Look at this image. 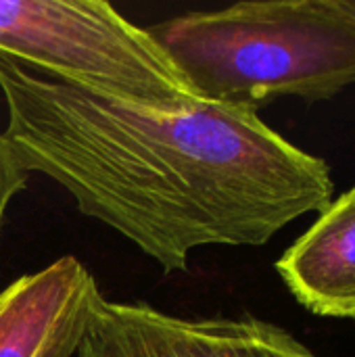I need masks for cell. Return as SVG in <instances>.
<instances>
[{"mask_svg": "<svg viewBox=\"0 0 355 357\" xmlns=\"http://www.w3.org/2000/svg\"><path fill=\"white\" fill-rule=\"evenodd\" d=\"M2 130L19 165L92 218L186 272L201 247H262L333 199L328 165L257 111L199 100L153 109L98 96L0 54Z\"/></svg>", "mask_w": 355, "mask_h": 357, "instance_id": "6da1fadb", "label": "cell"}, {"mask_svg": "<svg viewBox=\"0 0 355 357\" xmlns=\"http://www.w3.org/2000/svg\"><path fill=\"white\" fill-rule=\"evenodd\" d=\"M146 29L205 102L257 111L282 96L326 100L355 84V17L339 0L236 2Z\"/></svg>", "mask_w": 355, "mask_h": 357, "instance_id": "7a4b0ae2", "label": "cell"}, {"mask_svg": "<svg viewBox=\"0 0 355 357\" xmlns=\"http://www.w3.org/2000/svg\"><path fill=\"white\" fill-rule=\"evenodd\" d=\"M0 54L123 102L165 111L199 102L149 29L105 0H0Z\"/></svg>", "mask_w": 355, "mask_h": 357, "instance_id": "3957f363", "label": "cell"}, {"mask_svg": "<svg viewBox=\"0 0 355 357\" xmlns=\"http://www.w3.org/2000/svg\"><path fill=\"white\" fill-rule=\"evenodd\" d=\"M100 297L73 255L15 278L0 291V357H75Z\"/></svg>", "mask_w": 355, "mask_h": 357, "instance_id": "277c9868", "label": "cell"}, {"mask_svg": "<svg viewBox=\"0 0 355 357\" xmlns=\"http://www.w3.org/2000/svg\"><path fill=\"white\" fill-rule=\"evenodd\" d=\"M276 272L308 312L355 320V186L320 211Z\"/></svg>", "mask_w": 355, "mask_h": 357, "instance_id": "5b68a950", "label": "cell"}, {"mask_svg": "<svg viewBox=\"0 0 355 357\" xmlns=\"http://www.w3.org/2000/svg\"><path fill=\"white\" fill-rule=\"evenodd\" d=\"M75 357H222L218 316L190 320L149 303L100 297Z\"/></svg>", "mask_w": 355, "mask_h": 357, "instance_id": "8992f818", "label": "cell"}, {"mask_svg": "<svg viewBox=\"0 0 355 357\" xmlns=\"http://www.w3.org/2000/svg\"><path fill=\"white\" fill-rule=\"evenodd\" d=\"M222 357H318L285 328L253 316H218Z\"/></svg>", "mask_w": 355, "mask_h": 357, "instance_id": "52a82bcc", "label": "cell"}, {"mask_svg": "<svg viewBox=\"0 0 355 357\" xmlns=\"http://www.w3.org/2000/svg\"><path fill=\"white\" fill-rule=\"evenodd\" d=\"M29 174L19 165L10 144L6 142L2 130H0V232L6 218V211L13 203V199L25 190Z\"/></svg>", "mask_w": 355, "mask_h": 357, "instance_id": "ba28073f", "label": "cell"}, {"mask_svg": "<svg viewBox=\"0 0 355 357\" xmlns=\"http://www.w3.org/2000/svg\"><path fill=\"white\" fill-rule=\"evenodd\" d=\"M339 4H341L352 17H355V0H339Z\"/></svg>", "mask_w": 355, "mask_h": 357, "instance_id": "9c48e42d", "label": "cell"}]
</instances>
